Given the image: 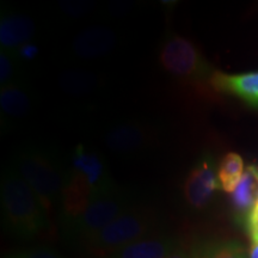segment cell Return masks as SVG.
Listing matches in <instances>:
<instances>
[{"label": "cell", "mask_w": 258, "mask_h": 258, "mask_svg": "<svg viewBox=\"0 0 258 258\" xmlns=\"http://www.w3.org/2000/svg\"><path fill=\"white\" fill-rule=\"evenodd\" d=\"M192 258H195V254H194V256H192Z\"/></svg>", "instance_id": "25"}, {"label": "cell", "mask_w": 258, "mask_h": 258, "mask_svg": "<svg viewBox=\"0 0 258 258\" xmlns=\"http://www.w3.org/2000/svg\"><path fill=\"white\" fill-rule=\"evenodd\" d=\"M219 188L214 167L208 159H203L190 171L184 184V198L194 209L207 206L213 194Z\"/></svg>", "instance_id": "8"}, {"label": "cell", "mask_w": 258, "mask_h": 258, "mask_svg": "<svg viewBox=\"0 0 258 258\" xmlns=\"http://www.w3.org/2000/svg\"><path fill=\"white\" fill-rule=\"evenodd\" d=\"M194 250H189L185 245L179 244L167 258H192Z\"/></svg>", "instance_id": "23"}, {"label": "cell", "mask_w": 258, "mask_h": 258, "mask_svg": "<svg viewBox=\"0 0 258 258\" xmlns=\"http://www.w3.org/2000/svg\"><path fill=\"white\" fill-rule=\"evenodd\" d=\"M178 245V239L172 235L151 234L105 258H167Z\"/></svg>", "instance_id": "9"}, {"label": "cell", "mask_w": 258, "mask_h": 258, "mask_svg": "<svg viewBox=\"0 0 258 258\" xmlns=\"http://www.w3.org/2000/svg\"><path fill=\"white\" fill-rule=\"evenodd\" d=\"M211 86L218 91L234 93L250 104L258 106V72L239 76H227L215 72Z\"/></svg>", "instance_id": "12"}, {"label": "cell", "mask_w": 258, "mask_h": 258, "mask_svg": "<svg viewBox=\"0 0 258 258\" xmlns=\"http://www.w3.org/2000/svg\"><path fill=\"white\" fill-rule=\"evenodd\" d=\"M195 258H249L237 241H217L194 250Z\"/></svg>", "instance_id": "17"}, {"label": "cell", "mask_w": 258, "mask_h": 258, "mask_svg": "<svg viewBox=\"0 0 258 258\" xmlns=\"http://www.w3.org/2000/svg\"><path fill=\"white\" fill-rule=\"evenodd\" d=\"M93 8V4L90 2H84V0H78V2H64L61 5V9L63 10L64 14L72 17H80L85 14L90 12Z\"/></svg>", "instance_id": "19"}, {"label": "cell", "mask_w": 258, "mask_h": 258, "mask_svg": "<svg viewBox=\"0 0 258 258\" xmlns=\"http://www.w3.org/2000/svg\"><path fill=\"white\" fill-rule=\"evenodd\" d=\"M244 175V161L237 153H228L221 160L218 178L225 191L233 192Z\"/></svg>", "instance_id": "16"}, {"label": "cell", "mask_w": 258, "mask_h": 258, "mask_svg": "<svg viewBox=\"0 0 258 258\" xmlns=\"http://www.w3.org/2000/svg\"><path fill=\"white\" fill-rule=\"evenodd\" d=\"M118 37L110 28L92 25L80 31L72 42V53L79 59H98L108 55L117 44Z\"/></svg>", "instance_id": "7"}, {"label": "cell", "mask_w": 258, "mask_h": 258, "mask_svg": "<svg viewBox=\"0 0 258 258\" xmlns=\"http://www.w3.org/2000/svg\"><path fill=\"white\" fill-rule=\"evenodd\" d=\"M15 76V66L14 61L8 54V51L2 50L0 53V84L3 86L9 85L11 83V79Z\"/></svg>", "instance_id": "18"}, {"label": "cell", "mask_w": 258, "mask_h": 258, "mask_svg": "<svg viewBox=\"0 0 258 258\" xmlns=\"http://www.w3.org/2000/svg\"><path fill=\"white\" fill-rule=\"evenodd\" d=\"M35 35V24L30 17L21 14H6L0 21V44L11 50L30 43Z\"/></svg>", "instance_id": "11"}, {"label": "cell", "mask_w": 258, "mask_h": 258, "mask_svg": "<svg viewBox=\"0 0 258 258\" xmlns=\"http://www.w3.org/2000/svg\"><path fill=\"white\" fill-rule=\"evenodd\" d=\"M30 97L15 84L3 86L0 91V112L3 121H16L24 117L30 110Z\"/></svg>", "instance_id": "13"}, {"label": "cell", "mask_w": 258, "mask_h": 258, "mask_svg": "<svg viewBox=\"0 0 258 258\" xmlns=\"http://www.w3.org/2000/svg\"><path fill=\"white\" fill-rule=\"evenodd\" d=\"M16 172L27 183L48 214L60 205L66 176H62L51 158L37 151H27L16 159Z\"/></svg>", "instance_id": "4"}, {"label": "cell", "mask_w": 258, "mask_h": 258, "mask_svg": "<svg viewBox=\"0 0 258 258\" xmlns=\"http://www.w3.org/2000/svg\"><path fill=\"white\" fill-rule=\"evenodd\" d=\"M0 200L5 226L15 237L30 240L49 227V214L16 171H5Z\"/></svg>", "instance_id": "2"}, {"label": "cell", "mask_w": 258, "mask_h": 258, "mask_svg": "<svg viewBox=\"0 0 258 258\" xmlns=\"http://www.w3.org/2000/svg\"><path fill=\"white\" fill-rule=\"evenodd\" d=\"M38 53H40V50H38L37 46L36 44L31 43V42L30 43L24 44V46H22L18 49V55L23 60H27V61L34 60L35 57L38 55Z\"/></svg>", "instance_id": "22"}, {"label": "cell", "mask_w": 258, "mask_h": 258, "mask_svg": "<svg viewBox=\"0 0 258 258\" xmlns=\"http://www.w3.org/2000/svg\"><path fill=\"white\" fill-rule=\"evenodd\" d=\"M250 258H258V241H252V246L250 249Z\"/></svg>", "instance_id": "24"}, {"label": "cell", "mask_w": 258, "mask_h": 258, "mask_svg": "<svg viewBox=\"0 0 258 258\" xmlns=\"http://www.w3.org/2000/svg\"><path fill=\"white\" fill-rule=\"evenodd\" d=\"M154 227L156 218L152 212L132 206L84 246L91 254L105 258L122 247L151 235Z\"/></svg>", "instance_id": "3"}, {"label": "cell", "mask_w": 258, "mask_h": 258, "mask_svg": "<svg viewBox=\"0 0 258 258\" xmlns=\"http://www.w3.org/2000/svg\"><path fill=\"white\" fill-rule=\"evenodd\" d=\"M6 258H61L57 256L56 253H54L53 251L46 250V249H29L18 251L10 254Z\"/></svg>", "instance_id": "20"}, {"label": "cell", "mask_w": 258, "mask_h": 258, "mask_svg": "<svg viewBox=\"0 0 258 258\" xmlns=\"http://www.w3.org/2000/svg\"><path fill=\"white\" fill-rule=\"evenodd\" d=\"M98 76L88 71H69L64 72L60 78V86L64 92L71 95L83 96L89 95L99 86Z\"/></svg>", "instance_id": "14"}, {"label": "cell", "mask_w": 258, "mask_h": 258, "mask_svg": "<svg viewBox=\"0 0 258 258\" xmlns=\"http://www.w3.org/2000/svg\"><path fill=\"white\" fill-rule=\"evenodd\" d=\"M258 200V166H249L233 191V202L238 208L253 207Z\"/></svg>", "instance_id": "15"}, {"label": "cell", "mask_w": 258, "mask_h": 258, "mask_svg": "<svg viewBox=\"0 0 258 258\" xmlns=\"http://www.w3.org/2000/svg\"><path fill=\"white\" fill-rule=\"evenodd\" d=\"M115 189L117 186L101 158L79 145L73 153L72 165L66 175L61 196L62 226L73 221L93 200Z\"/></svg>", "instance_id": "1"}, {"label": "cell", "mask_w": 258, "mask_h": 258, "mask_svg": "<svg viewBox=\"0 0 258 258\" xmlns=\"http://www.w3.org/2000/svg\"><path fill=\"white\" fill-rule=\"evenodd\" d=\"M131 207V200L117 188L90 202L88 207L73 221L63 226V228L71 239L85 245L105 226Z\"/></svg>", "instance_id": "6"}, {"label": "cell", "mask_w": 258, "mask_h": 258, "mask_svg": "<svg viewBox=\"0 0 258 258\" xmlns=\"http://www.w3.org/2000/svg\"><path fill=\"white\" fill-rule=\"evenodd\" d=\"M159 62L167 72L189 85L200 88L211 85L215 72L203 59L202 54L188 38L179 35H169L160 48Z\"/></svg>", "instance_id": "5"}, {"label": "cell", "mask_w": 258, "mask_h": 258, "mask_svg": "<svg viewBox=\"0 0 258 258\" xmlns=\"http://www.w3.org/2000/svg\"><path fill=\"white\" fill-rule=\"evenodd\" d=\"M249 228L251 237H252V241H258V200L250 212Z\"/></svg>", "instance_id": "21"}, {"label": "cell", "mask_w": 258, "mask_h": 258, "mask_svg": "<svg viewBox=\"0 0 258 258\" xmlns=\"http://www.w3.org/2000/svg\"><path fill=\"white\" fill-rule=\"evenodd\" d=\"M151 135L139 123H122L111 128L105 137V145L117 153H133L147 146Z\"/></svg>", "instance_id": "10"}]
</instances>
